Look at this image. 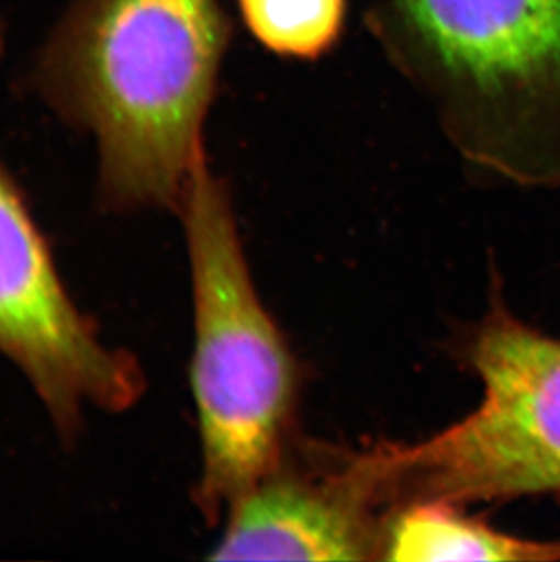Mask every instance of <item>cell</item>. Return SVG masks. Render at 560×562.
<instances>
[{
  "mask_svg": "<svg viewBox=\"0 0 560 562\" xmlns=\"http://www.w3.org/2000/svg\"><path fill=\"white\" fill-rule=\"evenodd\" d=\"M0 356L22 373L60 436L90 409L119 414L144 392L137 361L108 346L69 295L21 190L0 165Z\"/></svg>",
  "mask_w": 560,
  "mask_h": 562,
  "instance_id": "5",
  "label": "cell"
},
{
  "mask_svg": "<svg viewBox=\"0 0 560 562\" xmlns=\"http://www.w3.org/2000/svg\"><path fill=\"white\" fill-rule=\"evenodd\" d=\"M232 38L219 0H75L37 64L38 90L93 135L101 199L177 213L206 162L204 123Z\"/></svg>",
  "mask_w": 560,
  "mask_h": 562,
  "instance_id": "1",
  "label": "cell"
},
{
  "mask_svg": "<svg viewBox=\"0 0 560 562\" xmlns=\"http://www.w3.org/2000/svg\"><path fill=\"white\" fill-rule=\"evenodd\" d=\"M382 561H560V541L495 530L457 504L415 503L388 517Z\"/></svg>",
  "mask_w": 560,
  "mask_h": 562,
  "instance_id": "7",
  "label": "cell"
},
{
  "mask_svg": "<svg viewBox=\"0 0 560 562\" xmlns=\"http://www.w3.org/2000/svg\"><path fill=\"white\" fill-rule=\"evenodd\" d=\"M365 22L466 165L560 184V0H376Z\"/></svg>",
  "mask_w": 560,
  "mask_h": 562,
  "instance_id": "2",
  "label": "cell"
},
{
  "mask_svg": "<svg viewBox=\"0 0 560 562\" xmlns=\"http://www.w3.org/2000/svg\"><path fill=\"white\" fill-rule=\"evenodd\" d=\"M455 356L481 381V403L428 439L370 446L388 506L560 495V339L493 299Z\"/></svg>",
  "mask_w": 560,
  "mask_h": 562,
  "instance_id": "4",
  "label": "cell"
},
{
  "mask_svg": "<svg viewBox=\"0 0 560 562\" xmlns=\"http://www.w3.org/2000/svg\"><path fill=\"white\" fill-rule=\"evenodd\" d=\"M249 32L282 57L317 59L344 26V0H237Z\"/></svg>",
  "mask_w": 560,
  "mask_h": 562,
  "instance_id": "8",
  "label": "cell"
},
{
  "mask_svg": "<svg viewBox=\"0 0 560 562\" xmlns=\"http://www.w3.org/2000/svg\"><path fill=\"white\" fill-rule=\"evenodd\" d=\"M195 342L191 387L201 436L195 504L215 525L276 467L295 434L301 373L265 308L226 184L208 166L180 201Z\"/></svg>",
  "mask_w": 560,
  "mask_h": 562,
  "instance_id": "3",
  "label": "cell"
},
{
  "mask_svg": "<svg viewBox=\"0 0 560 562\" xmlns=\"http://www.w3.org/2000/svg\"><path fill=\"white\" fill-rule=\"evenodd\" d=\"M0 48H2V22H0Z\"/></svg>",
  "mask_w": 560,
  "mask_h": 562,
  "instance_id": "9",
  "label": "cell"
},
{
  "mask_svg": "<svg viewBox=\"0 0 560 562\" xmlns=\"http://www.w3.org/2000/svg\"><path fill=\"white\" fill-rule=\"evenodd\" d=\"M390 509L366 450L291 439L227 509L212 561H382Z\"/></svg>",
  "mask_w": 560,
  "mask_h": 562,
  "instance_id": "6",
  "label": "cell"
}]
</instances>
